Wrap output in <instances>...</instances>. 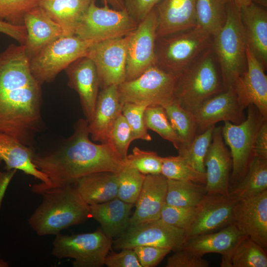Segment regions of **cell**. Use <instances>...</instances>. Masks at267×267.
<instances>
[{"instance_id": "6da1fadb", "label": "cell", "mask_w": 267, "mask_h": 267, "mask_svg": "<svg viewBox=\"0 0 267 267\" xmlns=\"http://www.w3.org/2000/svg\"><path fill=\"white\" fill-rule=\"evenodd\" d=\"M42 104L25 45L9 44L0 53V133L31 147L42 127Z\"/></svg>"}, {"instance_id": "7a4b0ae2", "label": "cell", "mask_w": 267, "mask_h": 267, "mask_svg": "<svg viewBox=\"0 0 267 267\" xmlns=\"http://www.w3.org/2000/svg\"><path fill=\"white\" fill-rule=\"evenodd\" d=\"M88 125L86 119H79L72 134L58 146L43 153H35L33 162L48 181L33 185L34 193L42 194L52 188L74 185L80 178L94 173H119L126 165L108 144L90 140Z\"/></svg>"}, {"instance_id": "3957f363", "label": "cell", "mask_w": 267, "mask_h": 267, "mask_svg": "<svg viewBox=\"0 0 267 267\" xmlns=\"http://www.w3.org/2000/svg\"><path fill=\"white\" fill-rule=\"evenodd\" d=\"M28 219L30 226L39 236L57 235L90 218L89 205L75 185L49 189Z\"/></svg>"}, {"instance_id": "277c9868", "label": "cell", "mask_w": 267, "mask_h": 267, "mask_svg": "<svg viewBox=\"0 0 267 267\" xmlns=\"http://www.w3.org/2000/svg\"><path fill=\"white\" fill-rule=\"evenodd\" d=\"M225 90L211 46L178 75L175 98L193 114L207 99Z\"/></svg>"}, {"instance_id": "5b68a950", "label": "cell", "mask_w": 267, "mask_h": 267, "mask_svg": "<svg viewBox=\"0 0 267 267\" xmlns=\"http://www.w3.org/2000/svg\"><path fill=\"white\" fill-rule=\"evenodd\" d=\"M212 48L226 90L233 86L247 66V44L240 7L233 0H229L227 3L223 26L213 36Z\"/></svg>"}, {"instance_id": "8992f818", "label": "cell", "mask_w": 267, "mask_h": 267, "mask_svg": "<svg viewBox=\"0 0 267 267\" xmlns=\"http://www.w3.org/2000/svg\"><path fill=\"white\" fill-rule=\"evenodd\" d=\"M213 36L198 26L157 38L156 65L179 75L212 46Z\"/></svg>"}, {"instance_id": "52a82bcc", "label": "cell", "mask_w": 267, "mask_h": 267, "mask_svg": "<svg viewBox=\"0 0 267 267\" xmlns=\"http://www.w3.org/2000/svg\"><path fill=\"white\" fill-rule=\"evenodd\" d=\"M178 76L153 65L136 78L118 86L121 103L162 106L175 99Z\"/></svg>"}, {"instance_id": "ba28073f", "label": "cell", "mask_w": 267, "mask_h": 267, "mask_svg": "<svg viewBox=\"0 0 267 267\" xmlns=\"http://www.w3.org/2000/svg\"><path fill=\"white\" fill-rule=\"evenodd\" d=\"M96 43L75 35L61 37L30 59L31 72L42 85L50 83L72 63L86 56L89 48Z\"/></svg>"}, {"instance_id": "9c48e42d", "label": "cell", "mask_w": 267, "mask_h": 267, "mask_svg": "<svg viewBox=\"0 0 267 267\" xmlns=\"http://www.w3.org/2000/svg\"><path fill=\"white\" fill-rule=\"evenodd\" d=\"M112 239L101 228L70 235L59 233L53 241L51 254L58 259H74V267H101L111 249Z\"/></svg>"}, {"instance_id": "30bf717a", "label": "cell", "mask_w": 267, "mask_h": 267, "mask_svg": "<svg viewBox=\"0 0 267 267\" xmlns=\"http://www.w3.org/2000/svg\"><path fill=\"white\" fill-rule=\"evenodd\" d=\"M247 116L239 124L224 121L222 135L224 143L230 148L232 170L230 182L231 187L238 182L245 175L253 156L255 138L258 131L265 120L253 105L247 107ZM231 188V187H230Z\"/></svg>"}, {"instance_id": "8fae6325", "label": "cell", "mask_w": 267, "mask_h": 267, "mask_svg": "<svg viewBox=\"0 0 267 267\" xmlns=\"http://www.w3.org/2000/svg\"><path fill=\"white\" fill-rule=\"evenodd\" d=\"M138 23L126 9L98 7L92 1L79 22L75 35L96 43L130 34Z\"/></svg>"}, {"instance_id": "7c38bea8", "label": "cell", "mask_w": 267, "mask_h": 267, "mask_svg": "<svg viewBox=\"0 0 267 267\" xmlns=\"http://www.w3.org/2000/svg\"><path fill=\"white\" fill-rule=\"evenodd\" d=\"M185 241L183 229L168 224L159 219L129 226L113 242L117 250L137 246H151L167 248L175 252L180 249Z\"/></svg>"}, {"instance_id": "4fadbf2b", "label": "cell", "mask_w": 267, "mask_h": 267, "mask_svg": "<svg viewBox=\"0 0 267 267\" xmlns=\"http://www.w3.org/2000/svg\"><path fill=\"white\" fill-rule=\"evenodd\" d=\"M157 16L156 7L130 34L127 53L126 81L136 78L156 64Z\"/></svg>"}, {"instance_id": "5bb4252c", "label": "cell", "mask_w": 267, "mask_h": 267, "mask_svg": "<svg viewBox=\"0 0 267 267\" xmlns=\"http://www.w3.org/2000/svg\"><path fill=\"white\" fill-rule=\"evenodd\" d=\"M130 34L96 43L89 48L86 56L94 63L102 89L112 85L118 86L126 81Z\"/></svg>"}, {"instance_id": "9a60e30c", "label": "cell", "mask_w": 267, "mask_h": 267, "mask_svg": "<svg viewBox=\"0 0 267 267\" xmlns=\"http://www.w3.org/2000/svg\"><path fill=\"white\" fill-rule=\"evenodd\" d=\"M238 200L231 194H207L197 206L195 217L185 231V240L214 232L232 223L233 210Z\"/></svg>"}, {"instance_id": "2e32d148", "label": "cell", "mask_w": 267, "mask_h": 267, "mask_svg": "<svg viewBox=\"0 0 267 267\" xmlns=\"http://www.w3.org/2000/svg\"><path fill=\"white\" fill-rule=\"evenodd\" d=\"M245 71L234 82L233 88L238 101L245 109L254 105L267 119V76L265 68L247 46Z\"/></svg>"}, {"instance_id": "e0dca14e", "label": "cell", "mask_w": 267, "mask_h": 267, "mask_svg": "<svg viewBox=\"0 0 267 267\" xmlns=\"http://www.w3.org/2000/svg\"><path fill=\"white\" fill-rule=\"evenodd\" d=\"M222 127H215L212 139L205 158V188L207 194L230 195L232 159L224 144Z\"/></svg>"}, {"instance_id": "ac0fdd59", "label": "cell", "mask_w": 267, "mask_h": 267, "mask_svg": "<svg viewBox=\"0 0 267 267\" xmlns=\"http://www.w3.org/2000/svg\"><path fill=\"white\" fill-rule=\"evenodd\" d=\"M244 235L267 249V190L240 199L233 212L232 222Z\"/></svg>"}, {"instance_id": "d6986e66", "label": "cell", "mask_w": 267, "mask_h": 267, "mask_svg": "<svg viewBox=\"0 0 267 267\" xmlns=\"http://www.w3.org/2000/svg\"><path fill=\"white\" fill-rule=\"evenodd\" d=\"M233 87L203 102L193 113L197 126V134L220 121L234 124L243 122L246 117Z\"/></svg>"}, {"instance_id": "ffe728a7", "label": "cell", "mask_w": 267, "mask_h": 267, "mask_svg": "<svg viewBox=\"0 0 267 267\" xmlns=\"http://www.w3.org/2000/svg\"><path fill=\"white\" fill-rule=\"evenodd\" d=\"M65 70L68 85L79 94L83 112L89 122L99 93V82L96 67L89 58L85 56L72 63Z\"/></svg>"}, {"instance_id": "44dd1931", "label": "cell", "mask_w": 267, "mask_h": 267, "mask_svg": "<svg viewBox=\"0 0 267 267\" xmlns=\"http://www.w3.org/2000/svg\"><path fill=\"white\" fill-rule=\"evenodd\" d=\"M167 187V178L161 174L146 175L129 226L160 218L165 204Z\"/></svg>"}, {"instance_id": "7402d4cb", "label": "cell", "mask_w": 267, "mask_h": 267, "mask_svg": "<svg viewBox=\"0 0 267 267\" xmlns=\"http://www.w3.org/2000/svg\"><path fill=\"white\" fill-rule=\"evenodd\" d=\"M196 0H162L156 6L157 38L197 26Z\"/></svg>"}, {"instance_id": "603a6c76", "label": "cell", "mask_w": 267, "mask_h": 267, "mask_svg": "<svg viewBox=\"0 0 267 267\" xmlns=\"http://www.w3.org/2000/svg\"><path fill=\"white\" fill-rule=\"evenodd\" d=\"M244 236L235 224L231 223L218 232L202 234L186 239L182 248L202 257L207 253L220 254L222 255L221 266L230 267L231 253Z\"/></svg>"}, {"instance_id": "cb8c5ba5", "label": "cell", "mask_w": 267, "mask_h": 267, "mask_svg": "<svg viewBox=\"0 0 267 267\" xmlns=\"http://www.w3.org/2000/svg\"><path fill=\"white\" fill-rule=\"evenodd\" d=\"M27 31L25 50L30 59L49 44L63 37L60 26L39 5L24 17Z\"/></svg>"}, {"instance_id": "d4e9b609", "label": "cell", "mask_w": 267, "mask_h": 267, "mask_svg": "<svg viewBox=\"0 0 267 267\" xmlns=\"http://www.w3.org/2000/svg\"><path fill=\"white\" fill-rule=\"evenodd\" d=\"M118 86L112 85L99 92L94 110L88 122L89 131L93 141L105 143L115 121L122 113Z\"/></svg>"}, {"instance_id": "484cf974", "label": "cell", "mask_w": 267, "mask_h": 267, "mask_svg": "<svg viewBox=\"0 0 267 267\" xmlns=\"http://www.w3.org/2000/svg\"><path fill=\"white\" fill-rule=\"evenodd\" d=\"M247 46L266 69L267 66V11L253 2L240 7Z\"/></svg>"}, {"instance_id": "4316f807", "label": "cell", "mask_w": 267, "mask_h": 267, "mask_svg": "<svg viewBox=\"0 0 267 267\" xmlns=\"http://www.w3.org/2000/svg\"><path fill=\"white\" fill-rule=\"evenodd\" d=\"M35 153L31 146L9 134L0 133V163H4L5 169L21 171L38 179L40 183H47L48 178L33 162Z\"/></svg>"}, {"instance_id": "83f0119b", "label": "cell", "mask_w": 267, "mask_h": 267, "mask_svg": "<svg viewBox=\"0 0 267 267\" xmlns=\"http://www.w3.org/2000/svg\"><path fill=\"white\" fill-rule=\"evenodd\" d=\"M134 204L116 197L102 203L89 205L90 218L97 221L108 237L117 238L128 228Z\"/></svg>"}, {"instance_id": "f1b7e54d", "label": "cell", "mask_w": 267, "mask_h": 267, "mask_svg": "<svg viewBox=\"0 0 267 267\" xmlns=\"http://www.w3.org/2000/svg\"><path fill=\"white\" fill-rule=\"evenodd\" d=\"M74 185L89 205L102 203L117 197L118 173H92L80 178Z\"/></svg>"}, {"instance_id": "f546056e", "label": "cell", "mask_w": 267, "mask_h": 267, "mask_svg": "<svg viewBox=\"0 0 267 267\" xmlns=\"http://www.w3.org/2000/svg\"><path fill=\"white\" fill-rule=\"evenodd\" d=\"M94 0H42L39 6L61 27L63 36L75 35L77 26Z\"/></svg>"}, {"instance_id": "4dcf8cb0", "label": "cell", "mask_w": 267, "mask_h": 267, "mask_svg": "<svg viewBox=\"0 0 267 267\" xmlns=\"http://www.w3.org/2000/svg\"><path fill=\"white\" fill-rule=\"evenodd\" d=\"M267 190V160L253 156L241 179L230 189L239 200L250 198Z\"/></svg>"}, {"instance_id": "1f68e13d", "label": "cell", "mask_w": 267, "mask_h": 267, "mask_svg": "<svg viewBox=\"0 0 267 267\" xmlns=\"http://www.w3.org/2000/svg\"><path fill=\"white\" fill-rule=\"evenodd\" d=\"M207 194L204 184L167 179L165 203L177 207H197Z\"/></svg>"}, {"instance_id": "d6a6232c", "label": "cell", "mask_w": 267, "mask_h": 267, "mask_svg": "<svg viewBox=\"0 0 267 267\" xmlns=\"http://www.w3.org/2000/svg\"><path fill=\"white\" fill-rule=\"evenodd\" d=\"M162 106L180 139L181 145L178 149L187 146L197 134V126L193 114L182 108L175 99Z\"/></svg>"}, {"instance_id": "836d02e7", "label": "cell", "mask_w": 267, "mask_h": 267, "mask_svg": "<svg viewBox=\"0 0 267 267\" xmlns=\"http://www.w3.org/2000/svg\"><path fill=\"white\" fill-rule=\"evenodd\" d=\"M229 0H196L197 26L212 36L223 26L226 16L227 5Z\"/></svg>"}, {"instance_id": "e575fe53", "label": "cell", "mask_w": 267, "mask_h": 267, "mask_svg": "<svg viewBox=\"0 0 267 267\" xmlns=\"http://www.w3.org/2000/svg\"><path fill=\"white\" fill-rule=\"evenodd\" d=\"M229 261L230 267H267V251L245 236L233 249Z\"/></svg>"}, {"instance_id": "d590c367", "label": "cell", "mask_w": 267, "mask_h": 267, "mask_svg": "<svg viewBox=\"0 0 267 267\" xmlns=\"http://www.w3.org/2000/svg\"><path fill=\"white\" fill-rule=\"evenodd\" d=\"M212 126L203 132L196 134L187 146L178 150V155L197 171L205 173V158L210 146L214 129Z\"/></svg>"}, {"instance_id": "8d00e7d4", "label": "cell", "mask_w": 267, "mask_h": 267, "mask_svg": "<svg viewBox=\"0 0 267 267\" xmlns=\"http://www.w3.org/2000/svg\"><path fill=\"white\" fill-rule=\"evenodd\" d=\"M161 174L168 179L206 183L205 173L197 171L178 155L162 157Z\"/></svg>"}, {"instance_id": "74e56055", "label": "cell", "mask_w": 267, "mask_h": 267, "mask_svg": "<svg viewBox=\"0 0 267 267\" xmlns=\"http://www.w3.org/2000/svg\"><path fill=\"white\" fill-rule=\"evenodd\" d=\"M144 118L147 129L155 132L163 138L171 142L177 150L179 148L181 145L180 139L162 106H148L144 111Z\"/></svg>"}, {"instance_id": "f35d334b", "label": "cell", "mask_w": 267, "mask_h": 267, "mask_svg": "<svg viewBox=\"0 0 267 267\" xmlns=\"http://www.w3.org/2000/svg\"><path fill=\"white\" fill-rule=\"evenodd\" d=\"M146 175L127 164L118 173L117 197L135 204L139 196Z\"/></svg>"}, {"instance_id": "ab89813d", "label": "cell", "mask_w": 267, "mask_h": 267, "mask_svg": "<svg viewBox=\"0 0 267 267\" xmlns=\"http://www.w3.org/2000/svg\"><path fill=\"white\" fill-rule=\"evenodd\" d=\"M135 140L132 131L121 113L115 121L108 135V144L123 160L126 161L131 143Z\"/></svg>"}, {"instance_id": "60d3db41", "label": "cell", "mask_w": 267, "mask_h": 267, "mask_svg": "<svg viewBox=\"0 0 267 267\" xmlns=\"http://www.w3.org/2000/svg\"><path fill=\"white\" fill-rule=\"evenodd\" d=\"M42 0H0V21L24 25V17L32 9L39 5Z\"/></svg>"}, {"instance_id": "b9f144b4", "label": "cell", "mask_w": 267, "mask_h": 267, "mask_svg": "<svg viewBox=\"0 0 267 267\" xmlns=\"http://www.w3.org/2000/svg\"><path fill=\"white\" fill-rule=\"evenodd\" d=\"M148 105L126 102L123 104L122 114L130 126L134 139L151 141L152 138L147 132L144 114Z\"/></svg>"}, {"instance_id": "7bdbcfd3", "label": "cell", "mask_w": 267, "mask_h": 267, "mask_svg": "<svg viewBox=\"0 0 267 267\" xmlns=\"http://www.w3.org/2000/svg\"><path fill=\"white\" fill-rule=\"evenodd\" d=\"M126 163L145 175L161 174L162 157L154 151L143 150L134 147L128 155Z\"/></svg>"}, {"instance_id": "ee69618b", "label": "cell", "mask_w": 267, "mask_h": 267, "mask_svg": "<svg viewBox=\"0 0 267 267\" xmlns=\"http://www.w3.org/2000/svg\"><path fill=\"white\" fill-rule=\"evenodd\" d=\"M197 207H177L165 204L160 219L165 222L185 231L196 214Z\"/></svg>"}, {"instance_id": "f6af8a7d", "label": "cell", "mask_w": 267, "mask_h": 267, "mask_svg": "<svg viewBox=\"0 0 267 267\" xmlns=\"http://www.w3.org/2000/svg\"><path fill=\"white\" fill-rule=\"evenodd\" d=\"M209 262L197 255L181 248L167 260L166 267H208Z\"/></svg>"}, {"instance_id": "bcb514c9", "label": "cell", "mask_w": 267, "mask_h": 267, "mask_svg": "<svg viewBox=\"0 0 267 267\" xmlns=\"http://www.w3.org/2000/svg\"><path fill=\"white\" fill-rule=\"evenodd\" d=\"M133 249L142 267L156 266L171 251L167 248L151 246H137Z\"/></svg>"}, {"instance_id": "7dc6e473", "label": "cell", "mask_w": 267, "mask_h": 267, "mask_svg": "<svg viewBox=\"0 0 267 267\" xmlns=\"http://www.w3.org/2000/svg\"><path fill=\"white\" fill-rule=\"evenodd\" d=\"M104 265L108 267H142L134 250L131 248L122 249L119 253L108 254Z\"/></svg>"}, {"instance_id": "c3c4849f", "label": "cell", "mask_w": 267, "mask_h": 267, "mask_svg": "<svg viewBox=\"0 0 267 267\" xmlns=\"http://www.w3.org/2000/svg\"><path fill=\"white\" fill-rule=\"evenodd\" d=\"M162 0H124L125 8L131 16L139 23Z\"/></svg>"}, {"instance_id": "681fc988", "label": "cell", "mask_w": 267, "mask_h": 267, "mask_svg": "<svg viewBox=\"0 0 267 267\" xmlns=\"http://www.w3.org/2000/svg\"><path fill=\"white\" fill-rule=\"evenodd\" d=\"M253 156L267 160V120L261 124L256 135Z\"/></svg>"}, {"instance_id": "f907efd6", "label": "cell", "mask_w": 267, "mask_h": 267, "mask_svg": "<svg viewBox=\"0 0 267 267\" xmlns=\"http://www.w3.org/2000/svg\"><path fill=\"white\" fill-rule=\"evenodd\" d=\"M0 33L4 34L24 45L27 38V31L24 25H14L0 21Z\"/></svg>"}, {"instance_id": "816d5d0a", "label": "cell", "mask_w": 267, "mask_h": 267, "mask_svg": "<svg viewBox=\"0 0 267 267\" xmlns=\"http://www.w3.org/2000/svg\"><path fill=\"white\" fill-rule=\"evenodd\" d=\"M104 5H111L116 10L126 9L124 0H101Z\"/></svg>"}, {"instance_id": "f5cc1de1", "label": "cell", "mask_w": 267, "mask_h": 267, "mask_svg": "<svg viewBox=\"0 0 267 267\" xmlns=\"http://www.w3.org/2000/svg\"><path fill=\"white\" fill-rule=\"evenodd\" d=\"M240 7L249 5L252 0H233Z\"/></svg>"}, {"instance_id": "db71d44e", "label": "cell", "mask_w": 267, "mask_h": 267, "mask_svg": "<svg viewBox=\"0 0 267 267\" xmlns=\"http://www.w3.org/2000/svg\"><path fill=\"white\" fill-rule=\"evenodd\" d=\"M252 2L264 7L267 6V0H252Z\"/></svg>"}]
</instances>
